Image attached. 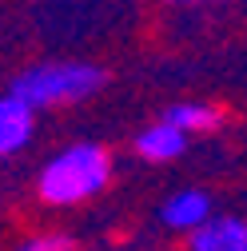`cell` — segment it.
<instances>
[{
	"label": "cell",
	"instance_id": "obj_7",
	"mask_svg": "<svg viewBox=\"0 0 247 251\" xmlns=\"http://www.w3.org/2000/svg\"><path fill=\"white\" fill-rule=\"evenodd\" d=\"M172 124H179L188 136H203V132H215L220 128V108H211V104H199V100H183V104H172L164 112Z\"/></svg>",
	"mask_w": 247,
	"mask_h": 251
},
{
	"label": "cell",
	"instance_id": "obj_2",
	"mask_svg": "<svg viewBox=\"0 0 247 251\" xmlns=\"http://www.w3.org/2000/svg\"><path fill=\"white\" fill-rule=\"evenodd\" d=\"M104 88V72L96 64H84V60H48V64H32L24 68L8 92H16L20 100H28L36 112L44 108H72L92 100Z\"/></svg>",
	"mask_w": 247,
	"mask_h": 251
},
{
	"label": "cell",
	"instance_id": "obj_6",
	"mask_svg": "<svg viewBox=\"0 0 247 251\" xmlns=\"http://www.w3.org/2000/svg\"><path fill=\"white\" fill-rule=\"evenodd\" d=\"M183 239H188V251H247V215L215 211L203 227Z\"/></svg>",
	"mask_w": 247,
	"mask_h": 251
},
{
	"label": "cell",
	"instance_id": "obj_5",
	"mask_svg": "<svg viewBox=\"0 0 247 251\" xmlns=\"http://www.w3.org/2000/svg\"><path fill=\"white\" fill-rule=\"evenodd\" d=\"M36 136V108L20 100L16 92L0 96V160L20 155Z\"/></svg>",
	"mask_w": 247,
	"mask_h": 251
},
{
	"label": "cell",
	"instance_id": "obj_1",
	"mask_svg": "<svg viewBox=\"0 0 247 251\" xmlns=\"http://www.w3.org/2000/svg\"><path fill=\"white\" fill-rule=\"evenodd\" d=\"M112 183V155L104 144H68L64 151H56L44 160L36 176V196L48 207H80L88 200H96L104 187Z\"/></svg>",
	"mask_w": 247,
	"mask_h": 251
},
{
	"label": "cell",
	"instance_id": "obj_4",
	"mask_svg": "<svg viewBox=\"0 0 247 251\" xmlns=\"http://www.w3.org/2000/svg\"><path fill=\"white\" fill-rule=\"evenodd\" d=\"M188 132L179 128V124H172L168 116H160L156 124H148V128H140L136 132V140H132V151L140 155L144 164H172V160H179L183 151H188Z\"/></svg>",
	"mask_w": 247,
	"mask_h": 251
},
{
	"label": "cell",
	"instance_id": "obj_8",
	"mask_svg": "<svg viewBox=\"0 0 247 251\" xmlns=\"http://www.w3.org/2000/svg\"><path fill=\"white\" fill-rule=\"evenodd\" d=\"M16 251H72V239H68V235H56V231H48V235H28Z\"/></svg>",
	"mask_w": 247,
	"mask_h": 251
},
{
	"label": "cell",
	"instance_id": "obj_9",
	"mask_svg": "<svg viewBox=\"0 0 247 251\" xmlns=\"http://www.w3.org/2000/svg\"><path fill=\"white\" fill-rule=\"evenodd\" d=\"M164 4H175V8H196V4H223V0H164Z\"/></svg>",
	"mask_w": 247,
	"mask_h": 251
},
{
	"label": "cell",
	"instance_id": "obj_3",
	"mask_svg": "<svg viewBox=\"0 0 247 251\" xmlns=\"http://www.w3.org/2000/svg\"><path fill=\"white\" fill-rule=\"evenodd\" d=\"M215 215V203L203 187H179L160 203V224L175 235H192L196 227H203L207 219Z\"/></svg>",
	"mask_w": 247,
	"mask_h": 251
}]
</instances>
